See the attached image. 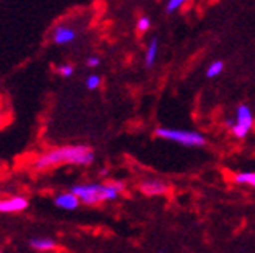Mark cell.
<instances>
[{"mask_svg":"<svg viewBox=\"0 0 255 253\" xmlns=\"http://www.w3.org/2000/svg\"><path fill=\"white\" fill-rule=\"evenodd\" d=\"M100 83H101V80H100L98 75H91L86 81V85H87V88H91L92 90V88H97L100 85Z\"/></svg>","mask_w":255,"mask_h":253,"instance_id":"obj_14","label":"cell"},{"mask_svg":"<svg viewBox=\"0 0 255 253\" xmlns=\"http://www.w3.org/2000/svg\"><path fill=\"white\" fill-rule=\"evenodd\" d=\"M184 2H187V0H170L168 5H167V11H168V12L176 11L177 8H181V6L184 5Z\"/></svg>","mask_w":255,"mask_h":253,"instance_id":"obj_15","label":"cell"},{"mask_svg":"<svg viewBox=\"0 0 255 253\" xmlns=\"http://www.w3.org/2000/svg\"><path fill=\"white\" fill-rule=\"evenodd\" d=\"M157 48H159V42L157 39L154 41H151L149 47H148V52H146V67H152V64L156 62V56H157Z\"/></svg>","mask_w":255,"mask_h":253,"instance_id":"obj_10","label":"cell"},{"mask_svg":"<svg viewBox=\"0 0 255 253\" xmlns=\"http://www.w3.org/2000/svg\"><path fill=\"white\" fill-rule=\"evenodd\" d=\"M254 128V118H252V112L246 104H241L237 109V121L232 126V132L238 138H245L251 129Z\"/></svg>","mask_w":255,"mask_h":253,"instance_id":"obj_4","label":"cell"},{"mask_svg":"<svg viewBox=\"0 0 255 253\" xmlns=\"http://www.w3.org/2000/svg\"><path fill=\"white\" fill-rule=\"evenodd\" d=\"M149 27H151V20H149V17L142 16V17L138 19V22H137V28H138V31H146Z\"/></svg>","mask_w":255,"mask_h":253,"instance_id":"obj_13","label":"cell"},{"mask_svg":"<svg viewBox=\"0 0 255 253\" xmlns=\"http://www.w3.org/2000/svg\"><path fill=\"white\" fill-rule=\"evenodd\" d=\"M31 247L39 250V252H50L56 249V243L52 241V239H47V238H36V239H31L30 241Z\"/></svg>","mask_w":255,"mask_h":253,"instance_id":"obj_9","label":"cell"},{"mask_svg":"<svg viewBox=\"0 0 255 253\" xmlns=\"http://www.w3.org/2000/svg\"><path fill=\"white\" fill-rule=\"evenodd\" d=\"M140 189H142L146 196H159V194L167 193L168 186L160 180H145L140 185Z\"/></svg>","mask_w":255,"mask_h":253,"instance_id":"obj_7","label":"cell"},{"mask_svg":"<svg viewBox=\"0 0 255 253\" xmlns=\"http://www.w3.org/2000/svg\"><path fill=\"white\" fill-rule=\"evenodd\" d=\"M27 207H28V200L22 196L8 197L0 202V211L2 213H17L25 210Z\"/></svg>","mask_w":255,"mask_h":253,"instance_id":"obj_5","label":"cell"},{"mask_svg":"<svg viewBox=\"0 0 255 253\" xmlns=\"http://www.w3.org/2000/svg\"><path fill=\"white\" fill-rule=\"evenodd\" d=\"M76 39V31L70 27H58L53 31V41L59 45L70 44Z\"/></svg>","mask_w":255,"mask_h":253,"instance_id":"obj_8","label":"cell"},{"mask_svg":"<svg viewBox=\"0 0 255 253\" xmlns=\"http://www.w3.org/2000/svg\"><path fill=\"white\" fill-rule=\"evenodd\" d=\"M221 72H223V62L221 61H216V62H213V64L207 69V77L209 78H215V77H218Z\"/></svg>","mask_w":255,"mask_h":253,"instance_id":"obj_12","label":"cell"},{"mask_svg":"<svg viewBox=\"0 0 255 253\" xmlns=\"http://www.w3.org/2000/svg\"><path fill=\"white\" fill-rule=\"evenodd\" d=\"M55 204H56V207L64 208V210H75L80 205V197L76 196L73 191L62 193V194L55 197Z\"/></svg>","mask_w":255,"mask_h":253,"instance_id":"obj_6","label":"cell"},{"mask_svg":"<svg viewBox=\"0 0 255 253\" xmlns=\"http://www.w3.org/2000/svg\"><path fill=\"white\" fill-rule=\"evenodd\" d=\"M156 135L160 138H165V140L181 143L184 146H204L206 145V138L193 131H177V129L157 128Z\"/></svg>","mask_w":255,"mask_h":253,"instance_id":"obj_3","label":"cell"},{"mask_svg":"<svg viewBox=\"0 0 255 253\" xmlns=\"http://www.w3.org/2000/svg\"><path fill=\"white\" fill-rule=\"evenodd\" d=\"M58 73L59 75H62V77H70V75L73 73V67L72 66H61V67H58Z\"/></svg>","mask_w":255,"mask_h":253,"instance_id":"obj_16","label":"cell"},{"mask_svg":"<svg viewBox=\"0 0 255 253\" xmlns=\"http://www.w3.org/2000/svg\"><path fill=\"white\" fill-rule=\"evenodd\" d=\"M92 160L94 151L89 146H64L42 154L36 160L34 167L37 169H48L58 165H66V163L69 165H89Z\"/></svg>","mask_w":255,"mask_h":253,"instance_id":"obj_1","label":"cell"},{"mask_svg":"<svg viewBox=\"0 0 255 253\" xmlns=\"http://www.w3.org/2000/svg\"><path fill=\"white\" fill-rule=\"evenodd\" d=\"M234 180L237 183H246L255 188V172H238L235 174Z\"/></svg>","mask_w":255,"mask_h":253,"instance_id":"obj_11","label":"cell"},{"mask_svg":"<svg viewBox=\"0 0 255 253\" xmlns=\"http://www.w3.org/2000/svg\"><path fill=\"white\" fill-rule=\"evenodd\" d=\"M125 189L122 182H109L105 185L91 183V185H75L72 191L80 197L86 205H97L105 200H114Z\"/></svg>","mask_w":255,"mask_h":253,"instance_id":"obj_2","label":"cell"},{"mask_svg":"<svg viewBox=\"0 0 255 253\" xmlns=\"http://www.w3.org/2000/svg\"><path fill=\"white\" fill-rule=\"evenodd\" d=\"M98 64H100V58H95L94 56V58H89L87 59V66L89 67H97Z\"/></svg>","mask_w":255,"mask_h":253,"instance_id":"obj_17","label":"cell"}]
</instances>
